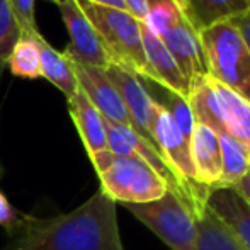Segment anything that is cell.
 <instances>
[{"label": "cell", "instance_id": "6da1fadb", "mask_svg": "<svg viewBox=\"0 0 250 250\" xmlns=\"http://www.w3.org/2000/svg\"><path fill=\"white\" fill-rule=\"evenodd\" d=\"M7 250H125L116 203L97 191L70 213L24 216Z\"/></svg>", "mask_w": 250, "mask_h": 250}, {"label": "cell", "instance_id": "7a4b0ae2", "mask_svg": "<svg viewBox=\"0 0 250 250\" xmlns=\"http://www.w3.org/2000/svg\"><path fill=\"white\" fill-rule=\"evenodd\" d=\"M90 162L99 175V191L116 204L151 203L170 191L167 182L138 157H118L107 150Z\"/></svg>", "mask_w": 250, "mask_h": 250}, {"label": "cell", "instance_id": "3957f363", "mask_svg": "<svg viewBox=\"0 0 250 250\" xmlns=\"http://www.w3.org/2000/svg\"><path fill=\"white\" fill-rule=\"evenodd\" d=\"M80 7L96 27L111 63L136 75L148 79L145 50H143L142 21L126 9H114L89 0H79Z\"/></svg>", "mask_w": 250, "mask_h": 250}, {"label": "cell", "instance_id": "277c9868", "mask_svg": "<svg viewBox=\"0 0 250 250\" xmlns=\"http://www.w3.org/2000/svg\"><path fill=\"white\" fill-rule=\"evenodd\" d=\"M208 73L250 102V51L231 21L214 24L199 33Z\"/></svg>", "mask_w": 250, "mask_h": 250}, {"label": "cell", "instance_id": "5b68a950", "mask_svg": "<svg viewBox=\"0 0 250 250\" xmlns=\"http://www.w3.org/2000/svg\"><path fill=\"white\" fill-rule=\"evenodd\" d=\"M126 209L172 250H198V218L184 198L167 191L160 199Z\"/></svg>", "mask_w": 250, "mask_h": 250}, {"label": "cell", "instance_id": "8992f818", "mask_svg": "<svg viewBox=\"0 0 250 250\" xmlns=\"http://www.w3.org/2000/svg\"><path fill=\"white\" fill-rule=\"evenodd\" d=\"M60 9L70 43L63 51L75 65L105 70L111 65L107 51L102 44L96 27L80 7L79 0H50Z\"/></svg>", "mask_w": 250, "mask_h": 250}, {"label": "cell", "instance_id": "52a82bcc", "mask_svg": "<svg viewBox=\"0 0 250 250\" xmlns=\"http://www.w3.org/2000/svg\"><path fill=\"white\" fill-rule=\"evenodd\" d=\"M104 121L105 131H107V148L112 155H118V157H138L142 160H145L167 182L168 189L172 192H175V194L186 199V194L182 191L181 184L177 182V179H175V175L172 174V170L165 164L162 155L158 153V150L150 142H146L142 135H138L131 126L118 125V123L107 121V119H104Z\"/></svg>", "mask_w": 250, "mask_h": 250}, {"label": "cell", "instance_id": "ba28073f", "mask_svg": "<svg viewBox=\"0 0 250 250\" xmlns=\"http://www.w3.org/2000/svg\"><path fill=\"white\" fill-rule=\"evenodd\" d=\"M158 40L165 44V48L179 65L182 75L189 83V90L198 80L209 77L199 34L189 26L184 14L167 31H164Z\"/></svg>", "mask_w": 250, "mask_h": 250}, {"label": "cell", "instance_id": "9c48e42d", "mask_svg": "<svg viewBox=\"0 0 250 250\" xmlns=\"http://www.w3.org/2000/svg\"><path fill=\"white\" fill-rule=\"evenodd\" d=\"M105 73L116 85L118 92L121 94L123 102L128 109L129 119H131L133 129L155 146L153 138H151V118H153L155 102L150 97L142 77L114 63H111L105 68Z\"/></svg>", "mask_w": 250, "mask_h": 250}, {"label": "cell", "instance_id": "30bf717a", "mask_svg": "<svg viewBox=\"0 0 250 250\" xmlns=\"http://www.w3.org/2000/svg\"><path fill=\"white\" fill-rule=\"evenodd\" d=\"M75 75L77 82H79V89L96 105L102 118L107 121L118 123V125L131 126V119H129L128 109L123 102L121 94L111 82L105 70L75 65Z\"/></svg>", "mask_w": 250, "mask_h": 250}, {"label": "cell", "instance_id": "8fae6325", "mask_svg": "<svg viewBox=\"0 0 250 250\" xmlns=\"http://www.w3.org/2000/svg\"><path fill=\"white\" fill-rule=\"evenodd\" d=\"M206 208L228 228L244 250H250V203L237 188L209 189Z\"/></svg>", "mask_w": 250, "mask_h": 250}, {"label": "cell", "instance_id": "7c38bea8", "mask_svg": "<svg viewBox=\"0 0 250 250\" xmlns=\"http://www.w3.org/2000/svg\"><path fill=\"white\" fill-rule=\"evenodd\" d=\"M142 36H143V50H145L146 65H148V79L174 92L181 94L188 99L189 83L184 79L181 68L172 58V55L165 48V44L151 34L142 22Z\"/></svg>", "mask_w": 250, "mask_h": 250}, {"label": "cell", "instance_id": "4fadbf2b", "mask_svg": "<svg viewBox=\"0 0 250 250\" xmlns=\"http://www.w3.org/2000/svg\"><path fill=\"white\" fill-rule=\"evenodd\" d=\"M68 112L82 138L89 158H94L96 155L109 150L104 118L80 89L72 99H68Z\"/></svg>", "mask_w": 250, "mask_h": 250}, {"label": "cell", "instance_id": "5bb4252c", "mask_svg": "<svg viewBox=\"0 0 250 250\" xmlns=\"http://www.w3.org/2000/svg\"><path fill=\"white\" fill-rule=\"evenodd\" d=\"M189 148L196 181L203 188L214 189L221 175V151L218 135L208 126L196 123L189 140Z\"/></svg>", "mask_w": 250, "mask_h": 250}, {"label": "cell", "instance_id": "9a60e30c", "mask_svg": "<svg viewBox=\"0 0 250 250\" xmlns=\"http://www.w3.org/2000/svg\"><path fill=\"white\" fill-rule=\"evenodd\" d=\"M177 3L189 26L198 34L250 10L247 0H177Z\"/></svg>", "mask_w": 250, "mask_h": 250}, {"label": "cell", "instance_id": "2e32d148", "mask_svg": "<svg viewBox=\"0 0 250 250\" xmlns=\"http://www.w3.org/2000/svg\"><path fill=\"white\" fill-rule=\"evenodd\" d=\"M213 87L218 102H220V114L225 135L231 136L235 142L240 143L250 157V102L214 80Z\"/></svg>", "mask_w": 250, "mask_h": 250}, {"label": "cell", "instance_id": "e0dca14e", "mask_svg": "<svg viewBox=\"0 0 250 250\" xmlns=\"http://www.w3.org/2000/svg\"><path fill=\"white\" fill-rule=\"evenodd\" d=\"M38 48H40V65L41 77L53 83L66 101L72 99L79 90V82L75 75V65L63 51H58L43 38V34L36 36Z\"/></svg>", "mask_w": 250, "mask_h": 250}, {"label": "cell", "instance_id": "ac0fdd59", "mask_svg": "<svg viewBox=\"0 0 250 250\" xmlns=\"http://www.w3.org/2000/svg\"><path fill=\"white\" fill-rule=\"evenodd\" d=\"M188 101L192 109L196 123L208 126L216 135H225L220 114V102H218L216 92H214L211 77H204L191 87Z\"/></svg>", "mask_w": 250, "mask_h": 250}, {"label": "cell", "instance_id": "d6986e66", "mask_svg": "<svg viewBox=\"0 0 250 250\" xmlns=\"http://www.w3.org/2000/svg\"><path fill=\"white\" fill-rule=\"evenodd\" d=\"M142 80H143V83H145L146 90H148L153 102L162 105V107L170 114V118L175 121V125L179 126L182 135L188 140H191L196 121H194V114H192L191 105H189V101L186 99V97H182L181 94L174 92V90L167 89V87L160 85V83L153 82V80L143 79V77H142Z\"/></svg>", "mask_w": 250, "mask_h": 250}, {"label": "cell", "instance_id": "ffe728a7", "mask_svg": "<svg viewBox=\"0 0 250 250\" xmlns=\"http://www.w3.org/2000/svg\"><path fill=\"white\" fill-rule=\"evenodd\" d=\"M221 151V175L216 188H237L238 182L250 170V157L247 150L228 135H218Z\"/></svg>", "mask_w": 250, "mask_h": 250}, {"label": "cell", "instance_id": "44dd1931", "mask_svg": "<svg viewBox=\"0 0 250 250\" xmlns=\"http://www.w3.org/2000/svg\"><path fill=\"white\" fill-rule=\"evenodd\" d=\"M198 250H244L228 228L211 213L204 209L198 216Z\"/></svg>", "mask_w": 250, "mask_h": 250}, {"label": "cell", "instance_id": "7402d4cb", "mask_svg": "<svg viewBox=\"0 0 250 250\" xmlns=\"http://www.w3.org/2000/svg\"><path fill=\"white\" fill-rule=\"evenodd\" d=\"M38 34L22 33V36L16 43L7 60V68L10 70L12 75L21 77V79H40L41 77L40 48L36 41Z\"/></svg>", "mask_w": 250, "mask_h": 250}, {"label": "cell", "instance_id": "603a6c76", "mask_svg": "<svg viewBox=\"0 0 250 250\" xmlns=\"http://www.w3.org/2000/svg\"><path fill=\"white\" fill-rule=\"evenodd\" d=\"M21 36L22 27L14 16L12 5L9 0H0V77L7 68V60Z\"/></svg>", "mask_w": 250, "mask_h": 250}, {"label": "cell", "instance_id": "cb8c5ba5", "mask_svg": "<svg viewBox=\"0 0 250 250\" xmlns=\"http://www.w3.org/2000/svg\"><path fill=\"white\" fill-rule=\"evenodd\" d=\"M12 5L19 26L22 27L24 34H38L36 24V0H9Z\"/></svg>", "mask_w": 250, "mask_h": 250}, {"label": "cell", "instance_id": "d4e9b609", "mask_svg": "<svg viewBox=\"0 0 250 250\" xmlns=\"http://www.w3.org/2000/svg\"><path fill=\"white\" fill-rule=\"evenodd\" d=\"M22 220H24L22 214H19L16 209H14V206L9 203V199L5 198V194L0 191V227H2L9 235H12L14 231L21 227Z\"/></svg>", "mask_w": 250, "mask_h": 250}, {"label": "cell", "instance_id": "484cf974", "mask_svg": "<svg viewBox=\"0 0 250 250\" xmlns=\"http://www.w3.org/2000/svg\"><path fill=\"white\" fill-rule=\"evenodd\" d=\"M231 22L237 26V29L240 31L242 38H244L245 44H247L249 51H250V10L247 12H244L242 16L235 17V19H231Z\"/></svg>", "mask_w": 250, "mask_h": 250}, {"label": "cell", "instance_id": "4316f807", "mask_svg": "<svg viewBox=\"0 0 250 250\" xmlns=\"http://www.w3.org/2000/svg\"><path fill=\"white\" fill-rule=\"evenodd\" d=\"M126 10L129 14L136 17V19L143 21L146 17V12H148V0H125Z\"/></svg>", "mask_w": 250, "mask_h": 250}, {"label": "cell", "instance_id": "83f0119b", "mask_svg": "<svg viewBox=\"0 0 250 250\" xmlns=\"http://www.w3.org/2000/svg\"><path fill=\"white\" fill-rule=\"evenodd\" d=\"M237 189L240 191V194L250 203V170L247 172V175H245V177L242 179L240 182H238Z\"/></svg>", "mask_w": 250, "mask_h": 250}, {"label": "cell", "instance_id": "f1b7e54d", "mask_svg": "<svg viewBox=\"0 0 250 250\" xmlns=\"http://www.w3.org/2000/svg\"><path fill=\"white\" fill-rule=\"evenodd\" d=\"M89 2L99 3V5H105V7H114V9H126L125 0H89Z\"/></svg>", "mask_w": 250, "mask_h": 250}, {"label": "cell", "instance_id": "f546056e", "mask_svg": "<svg viewBox=\"0 0 250 250\" xmlns=\"http://www.w3.org/2000/svg\"><path fill=\"white\" fill-rule=\"evenodd\" d=\"M0 174H2V167H0Z\"/></svg>", "mask_w": 250, "mask_h": 250}, {"label": "cell", "instance_id": "4dcf8cb0", "mask_svg": "<svg viewBox=\"0 0 250 250\" xmlns=\"http://www.w3.org/2000/svg\"><path fill=\"white\" fill-rule=\"evenodd\" d=\"M247 2H249V3H250V0H247Z\"/></svg>", "mask_w": 250, "mask_h": 250}, {"label": "cell", "instance_id": "1f68e13d", "mask_svg": "<svg viewBox=\"0 0 250 250\" xmlns=\"http://www.w3.org/2000/svg\"><path fill=\"white\" fill-rule=\"evenodd\" d=\"M175 2H177V0H175Z\"/></svg>", "mask_w": 250, "mask_h": 250}]
</instances>
